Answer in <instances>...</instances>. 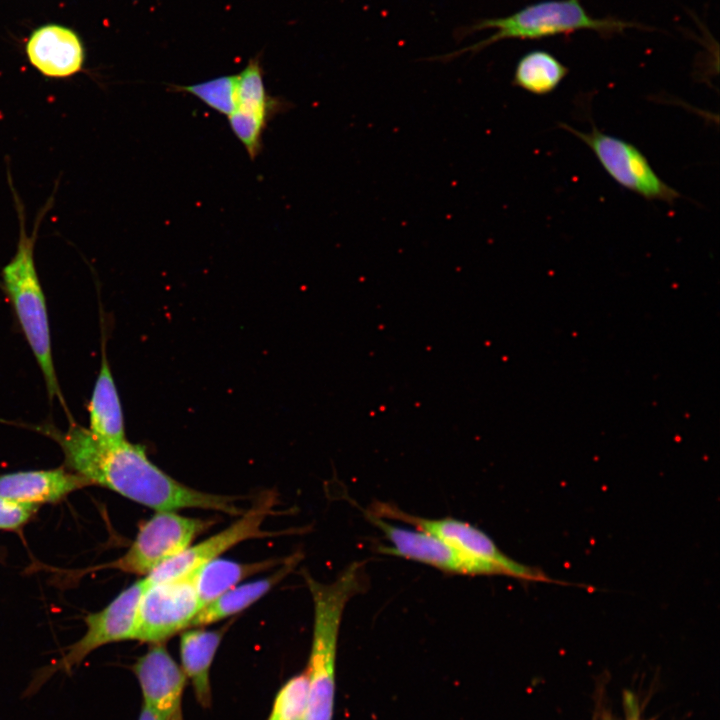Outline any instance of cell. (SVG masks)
<instances>
[{
    "label": "cell",
    "instance_id": "6da1fadb",
    "mask_svg": "<svg viewBox=\"0 0 720 720\" xmlns=\"http://www.w3.org/2000/svg\"><path fill=\"white\" fill-rule=\"evenodd\" d=\"M37 430L60 446L65 466L91 485L103 486L156 511L201 508L233 516L243 513L236 503L239 498L199 491L173 479L149 460L139 444L127 440L103 443L73 420L66 431L52 424Z\"/></svg>",
    "mask_w": 720,
    "mask_h": 720
},
{
    "label": "cell",
    "instance_id": "7a4b0ae2",
    "mask_svg": "<svg viewBox=\"0 0 720 720\" xmlns=\"http://www.w3.org/2000/svg\"><path fill=\"white\" fill-rule=\"evenodd\" d=\"M10 188L16 204L19 218V238L16 253L3 267L2 287L5 291L27 343L40 367L50 400L54 397L64 404L57 380L52 355V343L45 295L37 274L34 260V246L38 227L44 214L51 207L53 197L38 215L32 235H28L25 225L24 208L21 199L13 188L9 176ZM65 405V404H64Z\"/></svg>",
    "mask_w": 720,
    "mask_h": 720
},
{
    "label": "cell",
    "instance_id": "3957f363",
    "mask_svg": "<svg viewBox=\"0 0 720 720\" xmlns=\"http://www.w3.org/2000/svg\"><path fill=\"white\" fill-rule=\"evenodd\" d=\"M361 563L348 566L331 583L304 574L313 599L314 622L307 674L309 690L304 720H332L337 639L347 602L363 588Z\"/></svg>",
    "mask_w": 720,
    "mask_h": 720
},
{
    "label": "cell",
    "instance_id": "277c9868",
    "mask_svg": "<svg viewBox=\"0 0 720 720\" xmlns=\"http://www.w3.org/2000/svg\"><path fill=\"white\" fill-rule=\"evenodd\" d=\"M627 28L645 27L615 18H594L586 12L579 0H545L528 5L506 17L485 18L461 28L457 32L461 38L485 29H494L495 32L475 44L427 60L447 62L467 52H480L489 45L506 39L535 40L582 29L608 35Z\"/></svg>",
    "mask_w": 720,
    "mask_h": 720
},
{
    "label": "cell",
    "instance_id": "5b68a950",
    "mask_svg": "<svg viewBox=\"0 0 720 720\" xmlns=\"http://www.w3.org/2000/svg\"><path fill=\"white\" fill-rule=\"evenodd\" d=\"M559 126L588 146L610 178L626 190L648 201L669 205L681 197L676 189L660 178L644 153L634 144L606 134L595 126L589 132L565 123H559Z\"/></svg>",
    "mask_w": 720,
    "mask_h": 720
},
{
    "label": "cell",
    "instance_id": "8992f818",
    "mask_svg": "<svg viewBox=\"0 0 720 720\" xmlns=\"http://www.w3.org/2000/svg\"><path fill=\"white\" fill-rule=\"evenodd\" d=\"M371 512L380 517L400 519L417 529L431 533L462 554L492 566L498 575L524 581L559 583L549 578L542 570L511 559L486 533L462 520L451 517L422 518L387 504H377Z\"/></svg>",
    "mask_w": 720,
    "mask_h": 720
},
{
    "label": "cell",
    "instance_id": "52a82bcc",
    "mask_svg": "<svg viewBox=\"0 0 720 720\" xmlns=\"http://www.w3.org/2000/svg\"><path fill=\"white\" fill-rule=\"evenodd\" d=\"M202 607L195 571L169 581L146 583L138 605L134 640L164 642L190 628Z\"/></svg>",
    "mask_w": 720,
    "mask_h": 720
},
{
    "label": "cell",
    "instance_id": "ba28073f",
    "mask_svg": "<svg viewBox=\"0 0 720 720\" xmlns=\"http://www.w3.org/2000/svg\"><path fill=\"white\" fill-rule=\"evenodd\" d=\"M213 520L189 518L172 511H158L146 521L129 549L110 564L126 573L148 575L164 561L187 549Z\"/></svg>",
    "mask_w": 720,
    "mask_h": 720
},
{
    "label": "cell",
    "instance_id": "9c48e42d",
    "mask_svg": "<svg viewBox=\"0 0 720 720\" xmlns=\"http://www.w3.org/2000/svg\"><path fill=\"white\" fill-rule=\"evenodd\" d=\"M276 500L272 493L260 496L239 520L201 543L189 546L178 555L158 565L145 577L147 585L185 576L216 559L234 545L252 538H263L273 532L262 530L265 519L272 515Z\"/></svg>",
    "mask_w": 720,
    "mask_h": 720
},
{
    "label": "cell",
    "instance_id": "30bf717a",
    "mask_svg": "<svg viewBox=\"0 0 720 720\" xmlns=\"http://www.w3.org/2000/svg\"><path fill=\"white\" fill-rule=\"evenodd\" d=\"M367 518L391 544L380 549L383 553L421 562L449 573L498 575L492 566L462 554L431 533L390 523L371 512H368Z\"/></svg>",
    "mask_w": 720,
    "mask_h": 720
},
{
    "label": "cell",
    "instance_id": "8fae6325",
    "mask_svg": "<svg viewBox=\"0 0 720 720\" xmlns=\"http://www.w3.org/2000/svg\"><path fill=\"white\" fill-rule=\"evenodd\" d=\"M145 588L144 578L122 591L104 609L87 615L84 635L67 649L54 669L70 672L101 646L134 640L138 605Z\"/></svg>",
    "mask_w": 720,
    "mask_h": 720
},
{
    "label": "cell",
    "instance_id": "7c38bea8",
    "mask_svg": "<svg viewBox=\"0 0 720 720\" xmlns=\"http://www.w3.org/2000/svg\"><path fill=\"white\" fill-rule=\"evenodd\" d=\"M288 109V102L268 94L259 57L250 59L237 74L236 106L228 121L232 133L245 147L251 160L262 149V136L268 122Z\"/></svg>",
    "mask_w": 720,
    "mask_h": 720
},
{
    "label": "cell",
    "instance_id": "4fadbf2b",
    "mask_svg": "<svg viewBox=\"0 0 720 720\" xmlns=\"http://www.w3.org/2000/svg\"><path fill=\"white\" fill-rule=\"evenodd\" d=\"M133 672L142 691L143 706L157 720H169L181 709L187 677L162 642L153 643L137 659Z\"/></svg>",
    "mask_w": 720,
    "mask_h": 720
},
{
    "label": "cell",
    "instance_id": "5bb4252c",
    "mask_svg": "<svg viewBox=\"0 0 720 720\" xmlns=\"http://www.w3.org/2000/svg\"><path fill=\"white\" fill-rule=\"evenodd\" d=\"M91 486L81 475L61 468L0 475V496L32 504L53 503Z\"/></svg>",
    "mask_w": 720,
    "mask_h": 720
},
{
    "label": "cell",
    "instance_id": "9a60e30c",
    "mask_svg": "<svg viewBox=\"0 0 720 720\" xmlns=\"http://www.w3.org/2000/svg\"><path fill=\"white\" fill-rule=\"evenodd\" d=\"M31 64L43 75L63 78L82 68L84 54L77 35L64 27L48 25L36 30L28 44Z\"/></svg>",
    "mask_w": 720,
    "mask_h": 720
},
{
    "label": "cell",
    "instance_id": "2e32d148",
    "mask_svg": "<svg viewBox=\"0 0 720 720\" xmlns=\"http://www.w3.org/2000/svg\"><path fill=\"white\" fill-rule=\"evenodd\" d=\"M88 414V430L96 439L106 444L126 440L122 405L108 363L105 342H102L101 364L88 404Z\"/></svg>",
    "mask_w": 720,
    "mask_h": 720
},
{
    "label": "cell",
    "instance_id": "e0dca14e",
    "mask_svg": "<svg viewBox=\"0 0 720 720\" xmlns=\"http://www.w3.org/2000/svg\"><path fill=\"white\" fill-rule=\"evenodd\" d=\"M225 630L192 629L184 631L180 637L181 668L203 708L211 706L210 668Z\"/></svg>",
    "mask_w": 720,
    "mask_h": 720
},
{
    "label": "cell",
    "instance_id": "ac0fdd59",
    "mask_svg": "<svg viewBox=\"0 0 720 720\" xmlns=\"http://www.w3.org/2000/svg\"><path fill=\"white\" fill-rule=\"evenodd\" d=\"M298 562L299 554H293L284 559L281 566L268 577L226 591L201 608L190 628L220 621L248 608L287 576Z\"/></svg>",
    "mask_w": 720,
    "mask_h": 720
},
{
    "label": "cell",
    "instance_id": "d6986e66",
    "mask_svg": "<svg viewBox=\"0 0 720 720\" xmlns=\"http://www.w3.org/2000/svg\"><path fill=\"white\" fill-rule=\"evenodd\" d=\"M279 559L253 563L214 559L195 570L196 589L203 606L235 587L248 576L281 564Z\"/></svg>",
    "mask_w": 720,
    "mask_h": 720
},
{
    "label": "cell",
    "instance_id": "ffe728a7",
    "mask_svg": "<svg viewBox=\"0 0 720 720\" xmlns=\"http://www.w3.org/2000/svg\"><path fill=\"white\" fill-rule=\"evenodd\" d=\"M568 74V68L552 54L536 50L525 54L517 63L513 85L531 94L553 92Z\"/></svg>",
    "mask_w": 720,
    "mask_h": 720
},
{
    "label": "cell",
    "instance_id": "44dd1931",
    "mask_svg": "<svg viewBox=\"0 0 720 720\" xmlns=\"http://www.w3.org/2000/svg\"><path fill=\"white\" fill-rule=\"evenodd\" d=\"M170 89L190 94L228 117L236 106L237 75L219 76L192 85H171Z\"/></svg>",
    "mask_w": 720,
    "mask_h": 720
},
{
    "label": "cell",
    "instance_id": "7402d4cb",
    "mask_svg": "<svg viewBox=\"0 0 720 720\" xmlns=\"http://www.w3.org/2000/svg\"><path fill=\"white\" fill-rule=\"evenodd\" d=\"M308 690L306 671L290 678L278 691L267 720H304Z\"/></svg>",
    "mask_w": 720,
    "mask_h": 720
},
{
    "label": "cell",
    "instance_id": "603a6c76",
    "mask_svg": "<svg viewBox=\"0 0 720 720\" xmlns=\"http://www.w3.org/2000/svg\"><path fill=\"white\" fill-rule=\"evenodd\" d=\"M38 505L0 496V529L16 530L37 511Z\"/></svg>",
    "mask_w": 720,
    "mask_h": 720
},
{
    "label": "cell",
    "instance_id": "cb8c5ba5",
    "mask_svg": "<svg viewBox=\"0 0 720 720\" xmlns=\"http://www.w3.org/2000/svg\"><path fill=\"white\" fill-rule=\"evenodd\" d=\"M138 720H157L155 716L145 706L142 707Z\"/></svg>",
    "mask_w": 720,
    "mask_h": 720
},
{
    "label": "cell",
    "instance_id": "d4e9b609",
    "mask_svg": "<svg viewBox=\"0 0 720 720\" xmlns=\"http://www.w3.org/2000/svg\"><path fill=\"white\" fill-rule=\"evenodd\" d=\"M169 720H183L182 709H179Z\"/></svg>",
    "mask_w": 720,
    "mask_h": 720
}]
</instances>
